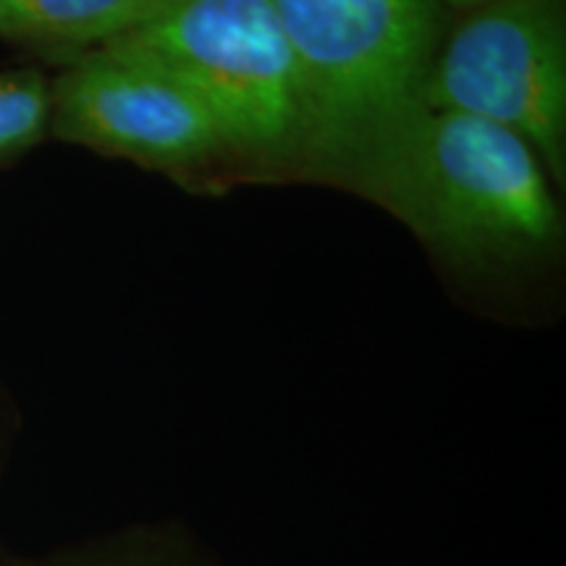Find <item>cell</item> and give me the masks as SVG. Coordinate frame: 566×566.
<instances>
[{"instance_id": "7a4b0ae2", "label": "cell", "mask_w": 566, "mask_h": 566, "mask_svg": "<svg viewBox=\"0 0 566 566\" xmlns=\"http://www.w3.org/2000/svg\"><path fill=\"white\" fill-rule=\"evenodd\" d=\"M296 63L300 174L344 184L415 111L441 45V0H273Z\"/></svg>"}, {"instance_id": "9c48e42d", "label": "cell", "mask_w": 566, "mask_h": 566, "mask_svg": "<svg viewBox=\"0 0 566 566\" xmlns=\"http://www.w3.org/2000/svg\"><path fill=\"white\" fill-rule=\"evenodd\" d=\"M441 3L451 6V9H459V11H470V9H478V6L491 3V0H441Z\"/></svg>"}, {"instance_id": "8992f818", "label": "cell", "mask_w": 566, "mask_h": 566, "mask_svg": "<svg viewBox=\"0 0 566 566\" xmlns=\"http://www.w3.org/2000/svg\"><path fill=\"white\" fill-rule=\"evenodd\" d=\"M158 0H3L0 38L80 59L122 38Z\"/></svg>"}, {"instance_id": "52a82bcc", "label": "cell", "mask_w": 566, "mask_h": 566, "mask_svg": "<svg viewBox=\"0 0 566 566\" xmlns=\"http://www.w3.org/2000/svg\"><path fill=\"white\" fill-rule=\"evenodd\" d=\"M51 132V82L34 69L0 71V163Z\"/></svg>"}, {"instance_id": "6da1fadb", "label": "cell", "mask_w": 566, "mask_h": 566, "mask_svg": "<svg viewBox=\"0 0 566 566\" xmlns=\"http://www.w3.org/2000/svg\"><path fill=\"white\" fill-rule=\"evenodd\" d=\"M551 176L514 132L454 111H415L386 134L344 187L399 218L446 263L516 271L562 244Z\"/></svg>"}, {"instance_id": "30bf717a", "label": "cell", "mask_w": 566, "mask_h": 566, "mask_svg": "<svg viewBox=\"0 0 566 566\" xmlns=\"http://www.w3.org/2000/svg\"><path fill=\"white\" fill-rule=\"evenodd\" d=\"M0 3H3V0H0Z\"/></svg>"}, {"instance_id": "5b68a950", "label": "cell", "mask_w": 566, "mask_h": 566, "mask_svg": "<svg viewBox=\"0 0 566 566\" xmlns=\"http://www.w3.org/2000/svg\"><path fill=\"white\" fill-rule=\"evenodd\" d=\"M51 134L181 179L233 166L221 129L192 92L118 45L71 59L51 82Z\"/></svg>"}, {"instance_id": "ba28073f", "label": "cell", "mask_w": 566, "mask_h": 566, "mask_svg": "<svg viewBox=\"0 0 566 566\" xmlns=\"http://www.w3.org/2000/svg\"><path fill=\"white\" fill-rule=\"evenodd\" d=\"M129 566H184V562H179V558H174L168 554H163V551L153 546V556L142 558V562H134Z\"/></svg>"}, {"instance_id": "3957f363", "label": "cell", "mask_w": 566, "mask_h": 566, "mask_svg": "<svg viewBox=\"0 0 566 566\" xmlns=\"http://www.w3.org/2000/svg\"><path fill=\"white\" fill-rule=\"evenodd\" d=\"M108 45L158 63L192 92L237 166L300 171V82L273 0H158Z\"/></svg>"}, {"instance_id": "277c9868", "label": "cell", "mask_w": 566, "mask_h": 566, "mask_svg": "<svg viewBox=\"0 0 566 566\" xmlns=\"http://www.w3.org/2000/svg\"><path fill=\"white\" fill-rule=\"evenodd\" d=\"M422 105L485 118L566 174V0H491L441 40Z\"/></svg>"}]
</instances>
